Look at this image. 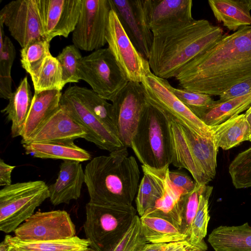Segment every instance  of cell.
I'll return each mask as SVG.
<instances>
[{
	"mask_svg": "<svg viewBox=\"0 0 251 251\" xmlns=\"http://www.w3.org/2000/svg\"><path fill=\"white\" fill-rule=\"evenodd\" d=\"M213 187L206 185L200 196L199 203L196 214L192 222L190 235L188 240L203 251L207 250V246L203 239L207 234V226L210 219L208 210V200Z\"/></svg>",
	"mask_w": 251,
	"mask_h": 251,
	"instance_id": "cell-32",
	"label": "cell"
},
{
	"mask_svg": "<svg viewBox=\"0 0 251 251\" xmlns=\"http://www.w3.org/2000/svg\"><path fill=\"white\" fill-rule=\"evenodd\" d=\"M78 75L101 97L111 101L128 82L108 48L82 57L78 64Z\"/></svg>",
	"mask_w": 251,
	"mask_h": 251,
	"instance_id": "cell-8",
	"label": "cell"
},
{
	"mask_svg": "<svg viewBox=\"0 0 251 251\" xmlns=\"http://www.w3.org/2000/svg\"><path fill=\"white\" fill-rule=\"evenodd\" d=\"M171 89L175 96L190 110L203 107L213 100L211 96L184 88H176L171 86Z\"/></svg>",
	"mask_w": 251,
	"mask_h": 251,
	"instance_id": "cell-39",
	"label": "cell"
},
{
	"mask_svg": "<svg viewBox=\"0 0 251 251\" xmlns=\"http://www.w3.org/2000/svg\"><path fill=\"white\" fill-rule=\"evenodd\" d=\"M228 171L236 188L251 187V147L235 156L229 164Z\"/></svg>",
	"mask_w": 251,
	"mask_h": 251,
	"instance_id": "cell-35",
	"label": "cell"
},
{
	"mask_svg": "<svg viewBox=\"0 0 251 251\" xmlns=\"http://www.w3.org/2000/svg\"><path fill=\"white\" fill-rule=\"evenodd\" d=\"M211 127L217 147L224 150L249 140L250 126L244 114L237 115Z\"/></svg>",
	"mask_w": 251,
	"mask_h": 251,
	"instance_id": "cell-29",
	"label": "cell"
},
{
	"mask_svg": "<svg viewBox=\"0 0 251 251\" xmlns=\"http://www.w3.org/2000/svg\"><path fill=\"white\" fill-rule=\"evenodd\" d=\"M251 105V93L226 101H213L208 105L191 110L206 125L213 126L247 110Z\"/></svg>",
	"mask_w": 251,
	"mask_h": 251,
	"instance_id": "cell-23",
	"label": "cell"
},
{
	"mask_svg": "<svg viewBox=\"0 0 251 251\" xmlns=\"http://www.w3.org/2000/svg\"><path fill=\"white\" fill-rule=\"evenodd\" d=\"M50 42L44 38L30 41L21 50L22 67L31 76L35 75L44 60L51 55Z\"/></svg>",
	"mask_w": 251,
	"mask_h": 251,
	"instance_id": "cell-33",
	"label": "cell"
},
{
	"mask_svg": "<svg viewBox=\"0 0 251 251\" xmlns=\"http://www.w3.org/2000/svg\"><path fill=\"white\" fill-rule=\"evenodd\" d=\"M15 236L25 241L65 239L75 236V226L65 210L38 211L21 224Z\"/></svg>",
	"mask_w": 251,
	"mask_h": 251,
	"instance_id": "cell-13",
	"label": "cell"
},
{
	"mask_svg": "<svg viewBox=\"0 0 251 251\" xmlns=\"http://www.w3.org/2000/svg\"><path fill=\"white\" fill-rule=\"evenodd\" d=\"M141 84L149 104L201 135L213 136L211 127L206 125L175 96L167 79L157 77L150 70Z\"/></svg>",
	"mask_w": 251,
	"mask_h": 251,
	"instance_id": "cell-9",
	"label": "cell"
},
{
	"mask_svg": "<svg viewBox=\"0 0 251 251\" xmlns=\"http://www.w3.org/2000/svg\"><path fill=\"white\" fill-rule=\"evenodd\" d=\"M9 251H17L16 250L9 246Z\"/></svg>",
	"mask_w": 251,
	"mask_h": 251,
	"instance_id": "cell-49",
	"label": "cell"
},
{
	"mask_svg": "<svg viewBox=\"0 0 251 251\" xmlns=\"http://www.w3.org/2000/svg\"><path fill=\"white\" fill-rule=\"evenodd\" d=\"M140 218L142 231L148 243H169L188 239L171 218L162 213L148 211Z\"/></svg>",
	"mask_w": 251,
	"mask_h": 251,
	"instance_id": "cell-22",
	"label": "cell"
},
{
	"mask_svg": "<svg viewBox=\"0 0 251 251\" xmlns=\"http://www.w3.org/2000/svg\"><path fill=\"white\" fill-rule=\"evenodd\" d=\"M85 182L90 203L131 205L139 185L140 172L127 148L97 156L86 165Z\"/></svg>",
	"mask_w": 251,
	"mask_h": 251,
	"instance_id": "cell-3",
	"label": "cell"
},
{
	"mask_svg": "<svg viewBox=\"0 0 251 251\" xmlns=\"http://www.w3.org/2000/svg\"><path fill=\"white\" fill-rule=\"evenodd\" d=\"M148 62L152 73L167 79L175 77L188 63L216 44L225 34L206 20L152 31Z\"/></svg>",
	"mask_w": 251,
	"mask_h": 251,
	"instance_id": "cell-2",
	"label": "cell"
},
{
	"mask_svg": "<svg viewBox=\"0 0 251 251\" xmlns=\"http://www.w3.org/2000/svg\"><path fill=\"white\" fill-rule=\"evenodd\" d=\"M32 99L27 77L25 76L13 92L8 104L1 111L6 115L7 120L11 122V134L12 137L21 136Z\"/></svg>",
	"mask_w": 251,
	"mask_h": 251,
	"instance_id": "cell-25",
	"label": "cell"
},
{
	"mask_svg": "<svg viewBox=\"0 0 251 251\" xmlns=\"http://www.w3.org/2000/svg\"><path fill=\"white\" fill-rule=\"evenodd\" d=\"M49 197V186L42 180L4 186L0 191V230L14 232Z\"/></svg>",
	"mask_w": 251,
	"mask_h": 251,
	"instance_id": "cell-7",
	"label": "cell"
},
{
	"mask_svg": "<svg viewBox=\"0 0 251 251\" xmlns=\"http://www.w3.org/2000/svg\"><path fill=\"white\" fill-rule=\"evenodd\" d=\"M169 179L175 187L183 194L192 191L195 187L196 182L185 172L179 171H169Z\"/></svg>",
	"mask_w": 251,
	"mask_h": 251,
	"instance_id": "cell-40",
	"label": "cell"
},
{
	"mask_svg": "<svg viewBox=\"0 0 251 251\" xmlns=\"http://www.w3.org/2000/svg\"><path fill=\"white\" fill-rule=\"evenodd\" d=\"M16 55L10 39L4 35L3 25L0 24V76L11 77V69Z\"/></svg>",
	"mask_w": 251,
	"mask_h": 251,
	"instance_id": "cell-38",
	"label": "cell"
},
{
	"mask_svg": "<svg viewBox=\"0 0 251 251\" xmlns=\"http://www.w3.org/2000/svg\"><path fill=\"white\" fill-rule=\"evenodd\" d=\"M44 37L49 42L55 37H68L77 24L82 0H38Z\"/></svg>",
	"mask_w": 251,
	"mask_h": 251,
	"instance_id": "cell-17",
	"label": "cell"
},
{
	"mask_svg": "<svg viewBox=\"0 0 251 251\" xmlns=\"http://www.w3.org/2000/svg\"><path fill=\"white\" fill-rule=\"evenodd\" d=\"M56 57L61 68L64 87L67 83L78 82V66L82 57L79 49L74 45L67 46Z\"/></svg>",
	"mask_w": 251,
	"mask_h": 251,
	"instance_id": "cell-36",
	"label": "cell"
},
{
	"mask_svg": "<svg viewBox=\"0 0 251 251\" xmlns=\"http://www.w3.org/2000/svg\"><path fill=\"white\" fill-rule=\"evenodd\" d=\"M61 91L34 92L31 107L21 136V143L29 140L60 107Z\"/></svg>",
	"mask_w": 251,
	"mask_h": 251,
	"instance_id": "cell-21",
	"label": "cell"
},
{
	"mask_svg": "<svg viewBox=\"0 0 251 251\" xmlns=\"http://www.w3.org/2000/svg\"><path fill=\"white\" fill-rule=\"evenodd\" d=\"M117 136L130 147L141 117L148 105L142 84L128 81L112 101Z\"/></svg>",
	"mask_w": 251,
	"mask_h": 251,
	"instance_id": "cell-12",
	"label": "cell"
},
{
	"mask_svg": "<svg viewBox=\"0 0 251 251\" xmlns=\"http://www.w3.org/2000/svg\"><path fill=\"white\" fill-rule=\"evenodd\" d=\"M9 246L4 240L0 244V251H9Z\"/></svg>",
	"mask_w": 251,
	"mask_h": 251,
	"instance_id": "cell-47",
	"label": "cell"
},
{
	"mask_svg": "<svg viewBox=\"0 0 251 251\" xmlns=\"http://www.w3.org/2000/svg\"><path fill=\"white\" fill-rule=\"evenodd\" d=\"M167 243L155 244L148 243L140 251H162Z\"/></svg>",
	"mask_w": 251,
	"mask_h": 251,
	"instance_id": "cell-45",
	"label": "cell"
},
{
	"mask_svg": "<svg viewBox=\"0 0 251 251\" xmlns=\"http://www.w3.org/2000/svg\"><path fill=\"white\" fill-rule=\"evenodd\" d=\"M109 2L133 44L148 60L153 35L148 25L146 0H109Z\"/></svg>",
	"mask_w": 251,
	"mask_h": 251,
	"instance_id": "cell-16",
	"label": "cell"
},
{
	"mask_svg": "<svg viewBox=\"0 0 251 251\" xmlns=\"http://www.w3.org/2000/svg\"><path fill=\"white\" fill-rule=\"evenodd\" d=\"M109 0H82L80 15L72 34L73 45L79 50L94 51L106 43Z\"/></svg>",
	"mask_w": 251,
	"mask_h": 251,
	"instance_id": "cell-11",
	"label": "cell"
},
{
	"mask_svg": "<svg viewBox=\"0 0 251 251\" xmlns=\"http://www.w3.org/2000/svg\"><path fill=\"white\" fill-rule=\"evenodd\" d=\"M26 154L40 158L73 160L80 162L89 160V152L76 145L74 142L29 143L23 144Z\"/></svg>",
	"mask_w": 251,
	"mask_h": 251,
	"instance_id": "cell-26",
	"label": "cell"
},
{
	"mask_svg": "<svg viewBox=\"0 0 251 251\" xmlns=\"http://www.w3.org/2000/svg\"><path fill=\"white\" fill-rule=\"evenodd\" d=\"M164 114L168 124L171 164L188 171L196 182L207 184L216 173L219 148L214 135H201Z\"/></svg>",
	"mask_w": 251,
	"mask_h": 251,
	"instance_id": "cell-4",
	"label": "cell"
},
{
	"mask_svg": "<svg viewBox=\"0 0 251 251\" xmlns=\"http://www.w3.org/2000/svg\"><path fill=\"white\" fill-rule=\"evenodd\" d=\"M4 240L17 251H85L90 247L86 238L77 236L62 240L25 241L7 235Z\"/></svg>",
	"mask_w": 251,
	"mask_h": 251,
	"instance_id": "cell-28",
	"label": "cell"
},
{
	"mask_svg": "<svg viewBox=\"0 0 251 251\" xmlns=\"http://www.w3.org/2000/svg\"></svg>",
	"mask_w": 251,
	"mask_h": 251,
	"instance_id": "cell-51",
	"label": "cell"
},
{
	"mask_svg": "<svg viewBox=\"0 0 251 251\" xmlns=\"http://www.w3.org/2000/svg\"><path fill=\"white\" fill-rule=\"evenodd\" d=\"M251 93V78L239 82L220 96V101H224L241 97Z\"/></svg>",
	"mask_w": 251,
	"mask_h": 251,
	"instance_id": "cell-41",
	"label": "cell"
},
{
	"mask_svg": "<svg viewBox=\"0 0 251 251\" xmlns=\"http://www.w3.org/2000/svg\"><path fill=\"white\" fill-rule=\"evenodd\" d=\"M83 228L90 247L95 251H112L136 216L131 205H102L88 202Z\"/></svg>",
	"mask_w": 251,
	"mask_h": 251,
	"instance_id": "cell-6",
	"label": "cell"
},
{
	"mask_svg": "<svg viewBox=\"0 0 251 251\" xmlns=\"http://www.w3.org/2000/svg\"><path fill=\"white\" fill-rule=\"evenodd\" d=\"M203 251L188 240L167 243L162 251Z\"/></svg>",
	"mask_w": 251,
	"mask_h": 251,
	"instance_id": "cell-42",
	"label": "cell"
},
{
	"mask_svg": "<svg viewBox=\"0 0 251 251\" xmlns=\"http://www.w3.org/2000/svg\"><path fill=\"white\" fill-rule=\"evenodd\" d=\"M13 92L12 91V77L0 76V97L9 100Z\"/></svg>",
	"mask_w": 251,
	"mask_h": 251,
	"instance_id": "cell-44",
	"label": "cell"
},
{
	"mask_svg": "<svg viewBox=\"0 0 251 251\" xmlns=\"http://www.w3.org/2000/svg\"><path fill=\"white\" fill-rule=\"evenodd\" d=\"M86 135L82 126L60 106L25 143L74 142L76 139L84 138Z\"/></svg>",
	"mask_w": 251,
	"mask_h": 251,
	"instance_id": "cell-19",
	"label": "cell"
},
{
	"mask_svg": "<svg viewBox=\"0 0 251 251\" xmlns=\"http://www.w3.org/2000/svg\"><path fill=\"white\" fill-rule=\"evenodd\" d=\"M192 6V0H146L149 26L153 31L191 21Z\"/></svg>",
	"mask_w": 251,
	"mask_h": 251,
	"instance_id": "cell-18",
	"label": "cell"
},
{
	"mask_svg": "<svg viewBox=\"0 0 251 251\" xmlns=\"http://www.w3.org/2000/svg\"><path fill=\"white\" fill-rule=\"evenodd\" d=\"M246 120L250 126V135L249 141H251V105L244 113Z\"/></svg>",
	"mask_w": 251,
	"mask_h": 251,
	"instance_id": "cell-46",
	"label": "cell"
},
{
	"mask_svg": "<svg viewBox=\"0 0 251 251\" xmlns=\"http://www.w3.org/2000/svg\"><path fill=\"white\" fill-rule=\"evenodd\" d=\"M85 251H95L94 249L90 247L88 250Z\"/></svg>",
	"mask_w": 251,
	"mask_h": 251,
	"instance_id": "cell-50",
	"label": "cell"
},
{
	"mask_svg": "<svg viewBox=\"0 0 251 251\" xmlns=\"http://www.w3.org/2000/svg\"><path fill=\"white\" fill-rule=\"evenodd\" d=\"M147 243L142 231L140 217L136 215L112 251H140Z\"/></svg>",
	"mask_w": 251,
	"mask_h": 251,
	"instance_id": "cell-37",
	"label": "cell"
},
{
	"mask_svg": "<svg viewBox=\"0 0 251 251\" xmlns=\"http://www.w3.org/2000/svg\"><path fill=\"white\" fill-rule=\"evenodd\" d=\"M130 148L143 165L159 169L171 164L168 121L162 111L148 104L138 123Z\"/></svg>",
	"mask_w": 251,
	"mask_h": 251,
	"instance_id": "cell-5",
	"label": "cell"
},
{
	"mask_svg": "<svg viewBox=\"0 0 251 251\" xmlns=\"http://www.w3.org/2000/svg\"><path fill=\"white\" fill-rule=\"evenodd\" d=\"M31 78L34 92L61 91L64 87L60 63L56 57L51 55L44 60L39 70Z\"/></svg>",
	"mask_w": 251,
	"mask_h": 251,
	"instance_id": "cell-31",
	"label": "cell"
},
{
	"mask_svg": "<svg viewBox=\"0 0 251 251\" xmlns=\"http://www.w3.org/2000/svg\"><path fill=\"white\" fill-rule=\"evenodd\" d=\"M208 242L215 251H251V226H220L209 234Z\"/></svg>",
	"mask_w": 251,
	"mask_h": 251,
	"instance_id": "cell-24",
	"label": "cell"
},
{
	"mask_svg": "<svg viewBox=\"0 0 251 251\" xmlns=\"http://www.w3.org/2000/svg\"><path fill=\"white\" fill-rule=\"evenodd\" d=\"M85 173L80 162L64 161L55 182L49 186V199L53 205L69 204L79 198Z\"/></svg>",
	"mask_w": 251,
	"mask_h": 251,
	"instance_id": "cell-20",
	"label": "cell"
},
{
	"mask_svg": "<svg viewBox=\"0 0 251 251\" xmlns=\"http://www.w3.org/2000/svg\"><path fill=\"white\" fill-rule=\"evenodd\" d=\"M206 185L196 182L195 187L192 191L182 195L180 198V230L188 237V238L191 223L198 210L200 196L205 189Z\"/></svg>",
	"mask_w": 251,
	"mask_h": 251,
	"instance_id": "cell-34",
	"label": "cell"
},
{
	"mask_svg": "<svg viewBox=\"0 0 251 251\" xmlns=\"http://www.w3.org/2000/svg\"><path fill=\"white\" fill-rule=\"evenodd\" d=\"M106 40L108 48L128 81L140 83L150 70L148 60L138 50L116 12H110Z\"/></svg>",
	"mask_w": 251,
	"mask_h": 251,
	"instance_id": "cell-10",
	"label": "cell"
},
{
	"mask_svg": "<svg viewBox=\"0 0 251 251\" xmlns=\"http://www.w3.org/2000/svg\"><path fill=\"white\" fill-rule=\"evenodd\" d=\"M0 22L22 48L30 41L44 38L38 0H12L0 11Z\"/></svg>",
	"mask_w": 251,
	"mask_h": 251,
	"instance_id": "cell-15",
	"label": "cell"
},
{
	"mask_svg": "<svg viewBox=\"0 0 251 251\" xmlns=\"http://www.w3.org/2000/svg\"><path fill=\"white\" fill-rule=\"evenodd\" d=\"M182 88L220 96L251 78V25L224 36L196 57L175 77Z\"/></svg>",
	"mask_w": 251,
	"mask_h": 251,
	"instance_id": "cell-1",
	"label": "cell"
},
{
	"mask_svg": "<svg viewBox=\"0 0 251 251\" xmlns=\"http://www.w3.org/2000/svg\"><path fill=\"white\" fill-rule=\"evenodd\" d=\"M60 106L82 126L86 135L84 139L101 150L112 152L125 147L84 103L75 86H69L62 94Z\"/></svg>",
	"mask_w": 251,
	"mask_h": 251,
	"instance_id": "cell-14",
	"label": "cell"
},
{
	"mask_svg": "<svg viewBox=\"0 0 251 251\" xmlns=\"http://www.w3.org/2000/svg\"><path fill=\"white\" fill-rule=\"evenodd\" d=\"M246 7L250 10H251V0H243Z\"/></svg>",
	"mask_w": 251,
	"mask_h": 251,
	"instance_id": "cell-48",
	"label": "cell"
},
{
	"mask_svg": "<svg viewBox=\"0 0 251 251\" xmlns=\"http://www.w3.org/2000/svg\"><path fill=\"white\" fill-rule=\"evenodd\" d=\"M15 166H11L5 163L2 159L0 160V186H7L11 184V173Z\"/></svg>",
	"mask_w": 251,
	"mask_h": 251,
	"instance_id": "cell-43",
	"label": "cell"
},
{
	"mask_svg": "<svg viewBox=\"0 0 251 251\" xmlns=\"http://www.w3.org/2000/svg\"><path fill=\"white\" fill-rule=\"evenodd\" d=\"M208 3L217 21L229 30L251 25L250 10L243 0H209Z\"/></svg>",
	"mask_w": 251,
	"mask_h": 251,
	"instance_id": "cell-27",
	"label": "cell"
},
{
	"mask_svg": "<svg viewBox=\"0 0 251 251\" xmlns=\"http://www.w3.org/2000/svg\"><path fill=\"white\" fill-rule=\"evenodd\" d=\"M74 86L88 108L117 136L112 104L107 102L92 89L77 85Z\"/></svg>",
	"mask_w": 251,
	"mask_h": 251,
	"instance_id": "cell-30",
	"label": "cell"
}]
</instances>
